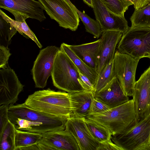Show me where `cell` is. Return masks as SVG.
Instances as JSON below:
<instances>
[{
  "label": "cell",
  "instance_id": "6da1fadb",
  "mask_svg": "<svg viewBox=\"0 0 150 150\" xmlns=\"http://www.w3.org/2000/svg\"><path fill=\"white\" fill-rule=\"evenodd\" d=\"M8 116L16 129L42 134L65 129L69 118L48 115L29 107L24 103L9 105Z\"/></svg>",
  "mask_w": 150,
  "mask_h": 150
},
{
  "label": "cell",
  "instance_id": "7a4b0ae2",
  "mask_svg": "<svg viewBox=\"0 0 150 150\" xmlns=\"http://www.w3.org/2000/svg\"><path fill=\"white\" fill-rule=\"evenodd\" d=\"M24 103L29 107L48 115L68 118L70 103L69 93L50 88L34 92Z\"/></svg>",
  "mask_w": 150,
  "mask_h": 150
},
{
  "label": "cell",
  "instance_id": "3957f363",
  "mask_svg": "<svg viewBox=\"0 0 150 150\" xmlns=\"http://www.w3.org/2000/svg\"><path fill=\"white\" fill-rule=\"evenodd\" d=\"M51 76L54 85L59 89L69 93L85 91L79 81V69L60 49L56 57Z\"/></svg>",
  "mask_w": 150,
  "mask_h": 150
},
{
  "label": "cell",
  "instance_id": "277c9868",
  "mask_svg": "<svg viewBox=\"0 0 150 150\" xmlns=\"http://www.w3.org/2000/svg\"><path fill=\"white\" fill-rule=\"evenodd\" d=\"M85 118L93 120L107 128L112 135L125 129L135 118L133 99L105 111L90 114Z\"/></svg>",
  "mask_w": 150,
  "mask_h": 150
},
{
  "label": "cell",
  "instance_id": "5b68a950",
  "mask_svg": "<svg viewBox=\"0 0 150 150\" xmlns=\"http://www.w3.org/2000/svg\"><path fill=\"white\" fill-rule=\"evenodd\" d=\"M150 115L139 121L135 120L111 139L122 150H145L150 145Z\"/></svg>",
  "mask_w": 150,
  "mask_h": 150
},
{
  "label": "cell",
  "instance_id": "8992f818",
  "mask_svg": "<svg viewBox=\"0 0 150 150\" xmlns=\"http://www.w3.org/2000/svg\"><path fill=\"white\" fill-rule=\"evenodd\" d=\"M117 46L120 53L139 59L144 57L150 59V27H129Z\"/></svg>",
  "mask_w": 150,
  "mask_h": 150
},
{
  "label": "cell",
  "instance_id": "52a82bcc",
  "mask_svg": "<svg viewBox=\"0 0 150 150\" xmlns=\"http://www.w3.org/2000/svg\"><path fill=\"white\" fill-rule=\"evenodd\" d=\"M47 13L61 27L75 31L79 25V18L72 3L66 0H38Z\"/></svg>",
  "mask_w": 150,
  "mask_h": 150
},
{
  "label": "cell",
  "instance_id": "ba28073f",
  "mask_svg": "<svg viewBox=\"0 0 150 150\" xmlns=\"http://www.w3.org/2000/svg\"><path fill=\"white\" fill-rule=\"evenodd\" d=\"M139 60L118 50L115 53L113 59L115 76L127 96H132L133 94L136 70Z\"/></svg>",
  "mask_w": 150,
  "mask_h": 150
},
{
  "label": "cell",
  "instance_id": "9c48e42d",
  "mask_svg": "<svg viewBox=\"0 0 150 150\" xmlns=\"http://www.w3.org/2000/svg\"><path fill=\"white\" fill-rule=\"evenodd\" d=\"M60 50L55 46H49L40 52L32 70L33 77L36 88H43L52 72L56 57Z\"/></svg>",
  "mask_w": 150,
  "mask_h": 150
},
{
  "label": "cell",
  "instance_id": "30bf717a",
  "mask_svg": "<svg viewBox=\"0 0 150 150\" xmlns=\"http://www.w3.org/2000/svg\"><path fill=\"white\" fill-rule=\"evenodd\" d=\"M133 97L135 120L139 121L150 115V66L136 82Z\"/></svg>",
  "mask_w": 150,
  "mask_h": 150
},
{
  "label": "cell",
  "instance_id": "8fae6325",
  "mask_svg": "<svg viewBox=\"0 0 150 150\" xmlns=\"http://www.w3.org/2000/svg\"><path fill=\"white\" fill-rule=\"evenodd\" d=\"M24 85L9 66L0 69V105H13L18 100Z\"/></svg>",
  "mask_w": 150,
  "mask_h": 150
},
{
  "label": "cell",
  "instance_id": "7c38bea8",
  "mask_svg": "<svg viewBox=\"0 0 150 150\" xmlns=\"http://www.w3.org/2000/svg\"><path fill=\"white\" fill-rule=\"evenodd\" d=\"M96 20L99 22L103 32L110 30L121 32L122 34L129 27L124 16L116 15L110 11L101 0H92Z\"/></svg>",
  "mask_w": 150,
  "mask_h": 150
},
{
  "label": "cell",
  "instance_id": "4fadbf2b",
  "mask_svg": "<svg viewBox=\"0 0 150 150\" xmlns=\"http://www.w3.org/2000/svg\"><path fill=\"white\" fill-rule=\"evenodd\" d=\"M0 7L9 11L14 17L23 15L41 22L46 18L44 7L38 1L0 0Z\"/></svg>",
  "mask_w": 150,
  "mask_h": 150
},
{
  "label": "cell",
  "instance_id": "5bb4252c",
  "mask_svg": "<svg viewBox=\"0 0 150 150\" xmlns=\"http://www.w3.org/2000/svg\"><path fill=\"white\" fill-rule=\"evenodd\" d=\"M84 119L85 117H69L66 123L65 129L74 137L80 150H98L100 143L91 134Z\"/></svg>",
  "mask_w": 150,
  "mask_h": 150
},
{
  "label": "cell",
  "instance_id": "9a60e30c",
  "mask_svg": "<svg viewBox=\"0 0 150 150\" xmlns=\"http://www.w3.org/2000/svg\"><path fill=\"white\" fill-rule=\"evenodd\" d=\"M93 95L95 99L104 103L110 108L120 105L129 100L115 76L105 87Z\"/></svg>",
  "mask_w": 150,
  "mask_h": 150
},
{
  "label": "cell",
  "instance_id": "2e32d148",
  "mask_svg": "<svg viewBox=\"0 0 150 150\" xmlns=\"http://www.w3.org/2000/svg\"><path fill=\"white\" fill-rule=\"evenodd\" d=\"M40 141L48 145L52 150H80L74 137L65 129L42 134Z\"/></svg>",
  "mask_w": 150,
  "mask_h": 150
},
{
  "label": "cell",
  "instance_id": "e0dca14e",
  "mask_svg": "<svg viewBox=\"0 0 150 150\" xmlns=\"http://www.w3.org/2000/svg\"><path fill=\"white\" fill-rule=\"evenodd\" d=\"M122 35V33L118 31L110 30L103 32L100 38L102 41L101 51L97 67L98 74L113 60L116 46Z\"/></svg>",
  "mask_w": 150,
  "mask_h": 150
},
{
  "label": "cell",
  "instance_id": "ac0fdd59",
  "mask_svg": "<svg viewBox=\"0 0 150 150\" xmlns=\"http://www.w3.org/2000/svg\"><path fill=\"white\" fill-rule=\"evenodd\" d=\"M70 117H85L90 113L94 96L93 92L84 91L69 93Z\"/></svg>",
  "mask_w": 150,
  "mask_h": 150
},
{
  "label": "cell",
  "instance_id": "d6986e66",
  "mask_svg": "<svg viewBox=\"0 0 150 150\" xmlns=\"http://www.w3.org/2000/svg\"><path fill=\"white\" fill-rule=\"evenodd\" d=\"M101 45L100 38L91 42L69 46L76 54L87 65L97 70Z\"/></svg>",
  "mask_w": 150,
  "mask_h": 150
},
{
  "label": "cell",
  "instance_id": "ffe728a7",
  "mask_svg": "<svg viewBox=\"0 0 150 150\" xmlns=\"http://www.w3.org/2000/svg\"><path fill=\"white\" fill-rule=\"evenodd\" d=\"M60 49L69 57L80 71L88 78L94 87L98 75L97 70L89 67L80 59L70 48L69 45L63 43L61 45Z\"/></svg>",
  "mask_w": 150,
  "mask_h": 150
},
{
  "label": "cell",
  "instance_id": "44dd1931",
  "mask_svg": "<svg viewBox=\"0 0 150 150\" xmlns=\"http://www.w3.org/2000/svg\"><path fill=\"white\" fill-rule=\"evenodd\" d=\"M0 16L9 22L21 34L27 38L32 39L39 48L42 47V45L35 35L27 24L25 22L26 19L23 18L18 20H14L8 16L1 9L0 10Z\"/></svg>",
  "mask_w": 150,
  "mask_h": 150
},
{
  "label": "cell",
  "instance_id": "7402d4cb",
  "mask_svg": "<svg viewBox=\"0 0 150 150\" xmlns=\"http://www.w3.org/2000/svg\"><path fill=\"white\" fill-rule=\"evenodd\" d=\"M42 134L24 131L16 129L15 137V150L38 144L41 140Z\"/></svg>",
  "mask_w": 150,
  "mask_h": 150
},
{
  "label": "cell",
  "instance_id": "603a6c76",
  "mask_svg": "<svg viewBox=\"0 0 150 150\" xmlns=\"http://www.w3.org/2000/svg\"><path fill=\"white\" fill-rule=\"evenodd\" d=\"M84 120L91 134L99 143L111 139L112 134L107 128L95 121L87 118L85 117Z\"/></svg>",
  "mask_w": 150,
  "mask_h": 150
},
{
  "label": "cell",
  "instance_id": "cb8c5ba5",
  "mask_svg": "<svg viewBox=\"0 0 150 150\" xmlns=\"http://www.w3.org/2000/svg\"><path fill=\"white\" fill-rule=\"evenodd\" d=\"M16 128L9 120L0 134V150H15Z\"/></svg>",
  "mask_w": 150,
  "mask_h": 150
},
{
  "label": "cell",
  "instance_id": "d4e9b609",
  "mask_svg": "<svg viewBox=\"0 0 150 150\" xmlns=\"http://www.w3.org/2000/svg\"><path fill=\"white\" fill-rule=\"evenodd\" d=\"M131 27H150V3L137 10H135L130 18Z\"/></svg>",
  "mask_w": 150,
  "mask_h": 150
},
{
  "label": "cell",
  "instance_id": "484cf974",
  "mask_svg": "<svg viewBox=\"0 0 150 150\" xmlns=\"http://www.w3.org/2000/svg\"><path fill=\"white\" fill-rule=\"evenodd\" d=\"M113 60L107 65L98 74L93 92L95 94L105 87L115 77Z\"/></svg>",
  "mask_w": 150,
  "mask_h": 150
},
{
  "label": "cell",
  "instance_id": "4316f807",
  "mask_svg": "<svg viewBox=\"0 0 150 150\" xmlns=\"http://www.w3.org/2000/svg\"><path fill=\"white\" fill-rule=\"evenodd\" d=\"M76 10L85 26L86 31L93 35L95 37L98 38L103 31L98 21L91 18L84 11H81L76 8Z\"/></svg>",
  "mask_w": 150,
  "mask_h": 150
},
{
  "label": "cell",
  "instance_id": "83f0119b",
  "mask_svg": "<svg viewBox=\"0 0 150 150\" xmlns=\"http://www.w3.org/2000/svg\"><path fill=\"white\" fill-rule=\"evenodd\" d=\"M17 31L9 22L0 16V45L8 47L11 39Z\"/></svg>",
  "mask_w": 150,
  "mask_h": 150
},
{
  "label": "cell",
  "instance_id": "f1b7e54d",
  "mask_svg": "<svg viewBox=\"0 0 150 150\" xmlns=\"http://www.w3.org/2000/svg\"><path fill=\"white\" fill-rule=\"evenodd\" d=\"M107 9L114 13L124 16V13L129 6L122 0H101Z\"/></svg>",
  "mask_w": 150,
  "mask_h": 150
},
{
  "label": "cell",
  "instance_id": "f546056e",
  "mask_svg": "<svg viewBox=\"0 0 150 150\" xmlns=\"http://www.w3.org/2000/svg\"><path fill=\"white\" fill-rule=\"evenodd\" d=\"M11 54L8 47L0 45V68H5L8 66V61Z\"/></svg>",
  "mask_w": 150,
  "mask_h": 150
},
{
  "label": "cell",
  "instance_id": "4dcf8cb0",
  "mask_svg": "<svg viewBox=\"0 0 150 150\" xmlns=\"http://www.w3.org/2000/svg\"><path fill=\"white\" fill-rule=\"evenodd\" d=\"M9 105H1L0 106V134L3 131L9 120L8 116Z\"/></svg>",
  "mask_w": 150,
  "mask_h": 150
},
{
  "label": "cell",
  "instance_id": "1f68e13d",
  "mask_svg": "<svg viewBox=\"0 0 150 150\" xmlns=\"http://www.w3.org/2000/svg\"><path fill=\"white\" fill-rule=\"evenodd\" d=\"M110 108L106 104L94 98L91 105L90 114L102 112Z\"/></svg>",
  "mask_w": 150,
  "mask_h": 150
},
{
  "label": "cell",
  "instance_id": "d6a6232c",
  "mask_svg": "<svg viewBox=\"0 0 150 150\" xmlns=\"http://www.w3.org/2000/svg\"><path fill=\"white\" fill-rule=\"evenodd\" d=\"M80 80L79 82L85 91L93 92L94 85L91 83L88 78L82 74L79 70Z\"/></svg>",
  "mask_w": 150,
  "mask_h": 150
},
{
  "label": "cell",
  "instance_id": "836d02e7",
  "mask_svg": "<svg viewBox=\"0 0 150 150\" xmlns=\"http://www.w3.org/2000/svg\"><path fill=\"white\" fill-rule=\"evenodd\" d=\"M98 150H122L120 147L112 142L111 139L100 143Z\"/></svg>",
  "mask_w": 150,
  "mask_h": 150
},
{
  "label": "cell",
  "instance_id": "e575fe53",
  "mask_svg": "<svg viewBox=\"0 0 150 150\" xmlns=\"http://www.w3.org/2000/svg\"><path fill=\"white\" fill-rule=\"evenodd\" d=\"M149 0H137L135 4L134 5L135 10H137L143 7L148 4Z\"/></svg>",
  "mask_w": 150,
  "mask_h": 150
},
{
  "label": "cell",
  "instance_id": "d590c367",
  "mask_svg": "<svg viewBox=\"0 0 150 150\" xmlns=\"http://www.w3.org/2000/svg\"><path fill=\"white\" fill-rule=\"evenodd\" d=\"M39 150V149L38 144L32 145L25 147H21L18 149L17 150Z\"/></svg>",
  "mask_w": 150,
  "mask_h": 150
},
{
  "label": "cell",
  "instance_id": "8d00e7d4",
  "mask_svg": "<svg viewBox=\"0 0 150 150\" xmlns=\"http://www.w3.org/2000/svg\"><path fill=\"white\" fill-rule=\"evenodd\" d=\"M84 2L88 6L92 8L93 5L92 0H83Z\"/></svg>",
  "mask_w": 150,
  "mask_h": 150
},
{
  "label": "cell",
  "instance_id": "74e56055",
  "mask_svg": "<svg viewBox=\"0 0 150 150\" xmlns=\"http://www.w3.org/2000/svg\"><path fill=\"white\" fill-rule=\"evenodd\" d=\"M124 2L129 6L133 5V0H122Z\"/></svg>",
  "mask_w": 150,
  "mask_h": 150
},
{
  "label": "cell",
  "instance_id": "f35d334b",
  "mask_svg": "<svg viewBox=\"0 0 150 150\" xmlns=\"http://www.w3.org/2000/svg\"><path fill=\"white\" fill-rule=\"evenodd\" d=\"M145 150H150V145L147 147L145 149Z\"/></svg>",
  "mask_w": 150,
  "mask_h": 150
},
{
  "label": "cell",
  "instance_id": "ab89813d",
  "mask_svg": "<svg viewBox=\"0 0 150 150\" xmlns=\"http://www.w3.org/2000/svg\"><path fill=\"white\" fill-rule=\"evenodd\" d=\"M137 1V0H133V5L134 4H135Z\"/></svg>",
  "mask_w": 150,
  "mask_h": 150
},
{
  "label": "cell",
  "instance_id": "60d3db41",
  "mask_svg": "<svg viewBox=\"0 0 150 150\" xmlns=\"http://www.w3.org/2000/svg\"><path fill=\"white\" fill-rule=\"evenodd\" d=\"M149 143H150V137H149Z\"/></svg>",
  "mask_w": 150,
  "mask_h": 150
},
{
  "label": "cell",
  "instance_id": "b9f144b4",
  "mask_svg": "<svg viewBox=\"0 0 150 150\" xmlns=\"http://www.w3.org/2000/svg\"><path fill=\"white\" fill-rule=\"evenodd\" d=\"M149 2L150 3V0H149Z\"/></svg>",
  "mask_w": 150,
  "mask_h": 150
},
{
  "label": "cell",
  "instance_id": "7bdbcfd3",
  "mask_svg": "<svg viewBox=\"0 0 150 150\" xmlns=\"http://www.w3.org/2000/svg\"></svg>",
  "mask_w": 150,
  "mask_h": 150
}]
</instances>
